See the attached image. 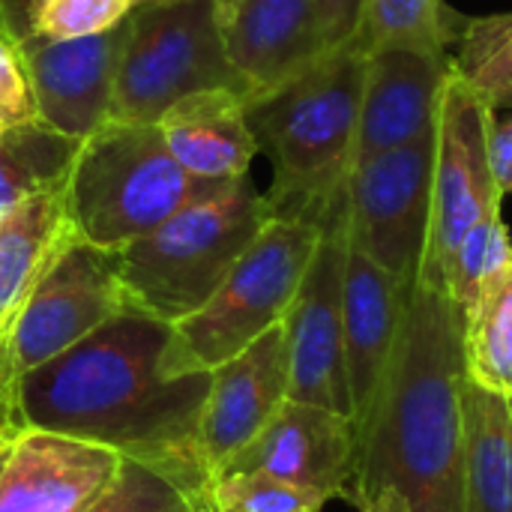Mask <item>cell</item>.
I'll use <instances>...</instances> for the list:
<instances>
[{
  "instance_id": "1",
  "label": "cell",
  "mask_w": 512,
  "mask_h": 512,
  "mask_svg": "<svg viewBox=\"0 0 512 512\" xmlns=\"http://www.w3.org/2000/svg\"><path fill=\"white\" fill-rule=\"evenodd\" d=\"M168 339L171 324L126 306L60 357L15 378V420L108 447L162 471L183 492L210 489L198 429L213 375H168Z\"/></svg>"
},
{
  "instance_id": "2",
  "label": "cell",
  "mask_w": 512,
  "mask_h": 512,
  "mask_svg": "<svg viewBox=\"0 0 512 512\" xmlns=\"http://www.w3.org/2000/svg\"><path fill=\"white\" fill-rule=\"evenodd\" d=\"M465 390L462 312L414 282L390 369L357 426L345 501L396 489L414 512H465Z\"/></svg>"
},
{
  "instance_id": "3",
  "label": "cell",
  "mask_w": 512,
  "mask_h": 512,
  "mask_svg": "<svg viewBox=\"0 0 512 512\" xmlns=\"http://www.w3.org/2000/svg\"><path fill=\"white\" fill-rule=\"evenodd\" d=\"M366 51L357 42L324 51L282 87L246 102L249 126L273 162V216L321 222L354 165Z\"/></svg>"
},
{
  "instance_id": "4",
  "label": "cell",
  "mask_w": 512,
  "mask_h": 512,
  "mask_svg": "<svg viewBox=\"0 0 512 512\" xmlns=\"http://www.w3.org/2000/svg\"><path fill=\"white\" fill-rule=\"evenodd\" d=\"M267 195L246 177L189 201L114 252L126 306L177 324L198 312L270 219Z\"/></svg>"
},
{
  "instance_id": "5",
  "label": "cell",
  "mask_w": 512,
  "mask_h": 512,
  "mask_svg": "<svg viewBox=\"0 0 512 512\" xmlns=\"http://www.w3.org/2000/svg\"><path fill=\"white\" fill-rule=\"evenodd\" d=\"M216 186L180 168L156 123L102 120L81 138L63 195L75 234L117 252Z\"/></svg>"
},
{
  "instance_id": "6",
  "label": "cell",
  "mask_w": 512,
  "mask_h": 512,
  "mask_svg": "<svg viewBox=\"0 0 512 512\" xmlns=\"http://www.w3.org/2000/svg\"><path fill=\"white\" fill-rule=\"evenodd\" d=\"M321 222L270 216L210 300L171 324L162 354L168 375L213 372L270 327L282 324L309 270Z\"/></svg>"
},
{
  "instance_id": "7",
  "label": "cell",
  "mask_w": 512,
  "mask_h": 512,
  "mask_svg": "<svg viewBox=\"0 0 512 512\" xmlns=\"http://www.w3.org/2000/svg\"><path fill=\"white\" fill-rule=\"evenodd\" d=\"M204 90H237L216 0H144L129 15L108 120L156 123L174 102Z\"/></svg>"
},
{
  "instance_id": "8",
  "label": "cell",
  "mask_w": 512,
  "mask_h": 512,
  "mask_svg": "<svg viewBox=\"0 0 512 512\" xmlns=\"http://www.w3.org/2000/svg\"><path fill=\"white\" fill-rule=\"evenodd\" d=\"M495 111L459 78L453 69L441 90L435 123V159H432V213L423 261L417 270L420 285L441 291L444 267L459 240L489 213L501 210L489 162V129Z\"/></svg>"
},
{
  "instance_id": "9",
  "label": "cell",
  "mask_w": 512,
  "mask_h": 512,
  "mask_svg": "<svg viewBox=\"0 0 512 512\" xmlns=\"http://www.w3.org/2000/svg\"><path fill=\"white\" fill-rule=\"evenodd\" d=\"M435 132L351 165L342 204L348 246L414 285L432 213Z\"/></svg>"
},
{
  "instance_id": "10",
  "label": "cell",
  "mask_w": 512,
  "mask_h": 512,
  "mask_svg": "<svg viewBox=\"0 0 512 512\" xmlns=\"http://www.w3.org/2000/svg\"><path fill=\"white\" fill-rule=\"evenodd\" d=\"M123 309L126 297L117 279L114 252L75 237L36 285L3 345L0 366L6 387L12 390L15 378L60 357Z\"/></svg>"
},
{
  "instance_id": "11",
  "label": "cell",
  "mask_w": 512,
  "mask_h": 512,
  "mask_svg": "<svg viewBox=\"0 0 512 512\" xmlns=\"http://www.w3.org/2000/svg\"><path fill=\"white\" fill-rule=\"evenodd\" d=\"M345 255L348 234L345 204L339 195L321 219L315 255L282 324L288 342V399L321 405L351 417L342 327Z\"/></svg>"
},
{
  "instance_id": "12",
  "label": "cell",
  "mask_w": 512,
  "mask_h": 512,
  "mask_svg": "<svg viewBox=\"0 0 512 512\" xmlns=\"http://www.w3.org/2000/svg\"><path fill=\"white\" fill-rule=\"evenodd\" d=\"M357 456V429L348 414L285 399L270 423L219 471H258L321 492L327 501L348 495Z\"/></svg>"
},
{
  "instance_id": "13",
  "label": "cell",
  "mask_w": 512,
  "mask_h": 512,
  "mask_svg": "<svg viewBox=\"0 0 512 512\" xmlns=\"http://www.w3.org/2000/svg\"><path fill=\"white\" fill-rule=\"evenodd\" d=\"M129 18L114 30L81 39H42L30 36L18 45L36 93L39 123L48 129L87 138L108 120L117 63L126 45Z\"/></svg>"
},
{
  "instance_id": "14",
  "label": "cell",
  "mask_w": 512,
  "mask_h": 512,
  "mask_svg": "<svg viewBox=\"0 0 512 512\" xmlns=\"http://www.w3.org/2000/svg\"><path fill=\"white\" fill-rule=\"evenodd\" d=\"M201 411V456L210 480L270 423L288 399L285 324L270 327L240 354L216 366Z\"/></svg>"
},
{
  "instance_id": "15",
  "label": "cell",
  "mask_w": 512,
  "mask_h": 512,
  "mask_svg": "<svg viewBox=\"0 0 512 512\" xmlns=\"http://www.w3.org/2000/svg\"><path fill=\"white\" fill-rule=\"evenodd\" d=\"M450 54L381 48L366 54L354 162L435 132Z\"/></svg>"
},
{
  "instance_id": "16",
  "label": "cell",
  "mask_w": 512,
  "mask_h": 512,
  "mask_svg": "<svg viewBox=\"0 0 512 512\" xmlns=\"http://www.w3.org/2000/svg\"><path fill=\"white\" fill-rule=\"evenodd\" d=\"M120 462L108 447L21 426L0 477V512H81L105 492Z\"/></svg>"
},
{
  "instance_id": "17",
  "label": "cell",
  "mask_w": 512,
  "mask_h": 512,
  "mask_svg": "<svg viewBox=\"0 0 512 512\" xmlns=\"http://www.w3.org/2000/svg\"><path fill=\"white\" fill-rule=\"evenodd\" d=\"M411 285L387 273L381 264L348 246L342 282V327H345V381L351 396L354 429L369 414L378 387L390 369Z\"/></svg>"
},
{
  "instance_id": "18",
  "label": "cell",
  "mask_w": 512,
  "mask_h": 512,
  "mask_svg": "<svg viewBox=\"0 0 512 512\" xmlns=\"http://www.w3.org/2000/svg\"><path fill=\"white\" fill-rule=\"evenodd\" d=\"M219 21L249 99L282 87L324 54L315 0H231Z\"/></svg>"
},
{
  "instance_id": "19",
  "label": "cell",
  "mask_w": 512,
  "mask_h": 512,
  "mask_svg": "<svg viewBox=\"0 0 512 512\" xmlns=\"http://www.w3.org/2000/svg\"><path fill=\"white\" fill-rule=\"evenodd\" d=\"M171 156L198 180L231 183L249 174L258 138L237 90H204L174 102L156 120Z\"/></svg>"
},
{
  "instance_id": "20",
  "label": "cell",
  "mask_w": 512,
  "mask_h": 512,
  "mask_svg": "<svg viewBox=\"0 0 512 512\" xmlns=\"http://www.w3.org/2000/svg\"><path fill=\"white\" fill-rule=\"evenodd\" d=\"M63 180L0 213V354L24 303L78 237L66 210Z\"/></svg>"
},
{
  "instance_id": "21",
  "label": "cell",
  "mask_w": 512,
  "mask_h": 512,
  "mask_svg": "<svg viewBox=\"0 0 512 512\" xmlns=\"http://www.w3.org/2000/svg\"><path fill=\"white\" fill-rule=\"evenodd\" d=\"M465 512H512V405L468 381Z\"/></svg>"
},
{
  "instance_id": "22",
  "label": "cell",
  "mask_w": 512,
  "mask_h": 512,
  "mask_svg": "<svg viewBox=\"0 0 512 512\" xmlns=\"http://www.w3.org/2000/svg\"><path fill=\"white\" fill-rule=\"evenodd\" d=\"M462 357L474 387L512 399V261L462 312Z\"/></svg>"
},
{
  "instance_id": "23",
  "label": "cell",
  "mask_w": 512,
  "mask_h": 512,
  "mask_svg": "<svg viewBox=\"0 0 512 512\" xmlns=\"http://www.w3.org/2000/svg\"><path fill=\"white\" fill-rule=\"evenodd\" d=\"M462 18L447 0H363L357 45L369 51L414 48L450 54Z\"/></svg>"
},
{
  "instance_id": "24",
  "label": "cell",
  "mask_w": 512,
  "mask_h": 512,
  "mask_svg": "<svg viewBox=\"0 0 512 512\" xmlns=\"http://www.w3.org/2000/svg\"><path fill=\"white\" fill-rule=\"evenodd\" d=\"M450 63L492 111H512V12L462 18Z\"/></svg>"
},
{
  "instance_id": "25",
  "label": "cell",
  "mask_w": 512,
  "mask_h": 512,
  "mask_svg": "<svg viewBox=\"0 0 512 512\" xmlns=\"http://www.w3.org/2000/svg\"><path fill=\"white\" fill-rule=\"evenodd\" d=\"M81 138L60 135L45 123H30L0 135V213L15 201L57 186L78 150Z\"/></svg>"
},
{
  "instance_id": "26",
  "label": "cell",
  "mask_w": 512,
  "mask_h": 512,
  "mask_svg": "<svg viewBox=\"0 0 512 512\" xmlns=\"http://www.w3.org/2000/svg\"><path fill=\"white\" fill-rule=\"evenodd\" d=\"M512 261V237L501 210L480 219L453 249L444 276L441 291L459 306V312L471 309L480 291Z\"/></svg>"
},
{
  "instance_id": "27",
  "label": "cell",
  "mask_w": 512,
  "mask_h": 512,
  "mask_svg": "<svg viewBox=\"0 0 512 512\" xmlns=\"http://www.w3.org/2000/svg\"><path fill=\"white\" fill-rule=\"evenodd\" d=\"M213 504L216 512H324L327 498L270 474L243 471L213 480Z\"/></svg>"
},
{
  "instance_id": "28",
  "label": "cell",
  "mask_w": 512,
  "mask_h": 512,
  "mask_svg": "<svg viewBox=\"0 0 512 512\" xmlns=\"http://www.w3.org/2000/svg\"><path fill=\"white\" fill-rule=\"evenodd\" d=\"M144 0H33L27 9L30 36L81 39L114 30Z\"/></svg>"
},
{
  "instance_id": "29",
  "label": "cell",
  "mask_w": 512,
  "mask_h": 512,
  "mask_svg": "<svg viewBox=\"0 0 512 512\" xmlns=\"http://www.w3.org/2000/svg\"><path fill=\"white\" fill-rule=\"evenodd\" d=\"M183 495L186 492L162 471L123 459L120 471L105 486V492L81 512H165Z\"/></svg>"
},
{
  "instance_id": "30",
  "label": "cell",
  "mask_w": 512,
  "mask_h": 512,
  "mask_svg": "<svg viewBox=\"0 0 512 512\" xmlns=\"http://www.w3.org/2000/svg\"><path fill=\"white\" fill-rule=\"evenodd\" d=\"M39 120L36 93L27 75V63L9 33L0 27V135Z\"/></svg>"
},
{
  "instance_id": "31",
  "label": "cell",
  "mask_w": 512,
  "mask_h": 512,
  "mask_svg": "<svg viewBox=\"0 0 512 512\" xmlns=\"http://www.w3.org/2000/svg\"><path fill=\"white\" fill-rule=\"evenodd\" d=\"M360 12H363V0H315V18H318L324 51L342 48L357 39Z\"/></svg>"
},
{
  "instance_id": "32",
  "label": "cell",
  "mask_w": 512,
  "mask_h": 512,
  "mask_svg": "<svg viewBox=\"0 0 512 512\" xmlns=\"http://www.w3.org/2000/svg\"><path fill=\"white\" fill-rule=\"evenodd\" d=\"M489 162H492V174L498 183V192L507 198L512 195V114L498 120H492L489 129Z\"/></svg>"
},
{
  "instance_id": "33",
  "label": "cell",
  "mask_w": 512,
  "mask_h": 512,
  "mask_svg": "<svg viewBox=\"0 0 512 512\" xmlns=\"http://www.w3.org/2000/svg\"><path fill=\"white\" fill-rule=\"evenodd\" d=\"M357 512H414L408 498L396 489H381L369 498H363L360 504H354Z\"/></svg>"
},
{
  "instance_id": "34",
  "label": "cell",
  "mask_w": 512,
  "mask_h": 512,
  "mask_svg": "<svg viewBox=\"0 0 512 512\" xmlns=\"http://www.w3.org/2000/svg\"><path fill=\"white\" fill-rule=\"evenodd\" d=\"M165 512H216L213 504V486L210 489H198V492H186L174 507Z\"/></svg>"
},
{
  "instance_id": "35",
  "label": "cell",
  "mask_w": 512,
  "mask_h": 512,
  "mask_svg": "<svg viewBox=\"0 0 512 512\" xmlns=\"http://www.w3.org/2000/svg\"><path fill=\"white\" fill-rule=\"evenodd\" d=\"M21 432V423L18 420H3L0 423V477L6 471V462L12 456V447H15V435Z\"/></svg>"
},
{
  "instance_id": "36",
  "label": "cell",
  "mask_w": 512,
  "mask_h": 512,
  "mask_svg": "<svg viewBox=\"0 0 512 512\" xmlns=\"http://www.w3.org/2000/svg\"><path fill=\"white\" fill-rule=\"evenodd\" d=\"M3 420H15V411H12V402L9 399H0V423Z\"/></svg>"
},
{
  "instance_id": "37",
  "label": "cell",
  "mask_w": 512,
  "mask_h": 512,
  "mask_svg": "<svg viewBox=\"0 0 512 512\" xmlns=\"http://www.w3.org/2000/svg\"><path fill=\"white\" fill-rule=\"evenodd\" d=\"M228 3H231V0H216V6H219V9H222V6H228Z\"/></svg>"
},
{
  "instance_id": "38",
  "label": "cell",
  "mask_w": 512,
  "mask_h": 512,
  "mask_svg": "<svg viewBox=\"0 0 512 512\" xmlns=\"http://www.w3.org/2000/svg\"><path fill=\"white\" fill-rule=\"evenodd\" d=\"M510 405H512V399H510Z\"/></svg>"
}]
</instances>
